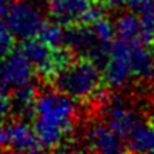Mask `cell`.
<instances>
[{
    "instance_id": "cell-1",
    "label": "cell",
    "mask_w": 154,
    "mask_h": 154,
    "mask_svg": "<svg viewBox=\"0 0 154 154\" xmlns=\"http://www.w3.org/2000/svg\"><path fill=\"white\" fill-rule=\"evenodd\" d=\"M77 116L74 99L57 88L37 94L33 128L44 149L60 147L73 130Z\"/></svg>"
},
{
    "instance_id": "cell-17",
    "label": "cell",
    "mask_w": 154,
    "mask_h": 154,
    "mask_svg": "<svg viewBox=\"0 0 154 154\" xmlns=\"http://www.w3.org/2000/svg\"><path fill=\"white\" fill-rule=\"evenodd\" d=\"M11 113V97L6 94V90H0V124Z\"/></svg>"
},
{
    "instance_id": "cell-19",
    "label": "cell",
    "mask_w": 154,
    "mask_h": 154,
    "mask_svg": "<svg viewBox=\"0 0 154 154\" xmlns=\"http://www.w3.org/2000/svg\"><path fill=\"white\" fill-rule=\"evenodd\" d=\"M94 3H99V5H107L111 7H123L124 5V0H93Z\"/></svg>"
},
{
    "instance_id": "cell-12",
    "label": "cell",
    "mask_w": 154,
    "mask_h": 154,
    "mask_svg": "<svg viewBox=\"0 0 154 154\" xmlns=\"http://www.w3.org/2000/svg\"><path fill=\"white\" fill-rule=\"evenodd\" d=\"M114 27L119 38L127 40L130 43L144 44L143 23L136 13H133V11L121 13L114 22Z\"/></svg>"
},
{
    "instance_id": "cell-4",
    "label": "cell",
    "mask_w": 154,
    "mask_h": 154,
    "mask_svg": "<svg viewBox=\"0 0 154 154\" xmlns=\"http://www.w3.org/2000/svg\"><path fill=\"white\" fill-rule=\"evenodd\" d=\"M5 19L16 38L20 40L37 37L44 24L43 11L33 0H14Z\"/></svg>"
},
{
    "instance_id": "cell-13",
    "label": "cell",
    "mask_w": 154,
    "mask_h": 154,
    "mask_svg": "<svg viewBox=\"0 0 154 154\" xmlns=\"http://www.w3.org/2000/svg\"><path fill=\"white\" fill-rule=\"evenodd\" d=\"M133 76L136 80L144 82L154 76V56L147 50L146 44L133 43Z\"/></svg>"
},
{
    "instance_id": "cell-2",
    "label": "cell",
    "mask_w": 154,
    "mask_h": 154,
    "mask_svg": "<svg viewBox=\"0 0 154 154\" xmlns=\"http://www.w3.org/2000/svg\"><path fill=\"white\" fill-rule=\"evenodd\" d=\"M101 80L100 66L88 57L72 60L51 77L54 88L74 100H87L97 96Z\"/></svg>"
},
{
    "instance_id": "cell-10",
    "label": "cell",
    "mask_w": 154,
    "mask_h": 154,
    "mask_svg": "<svg viewBox=\"0 0 154 154\" xmlns=\"http://www.w3.org/2000/svg\"><path fill=\"white\" fill-rule=\"evenodd\" d=\"M97 44L96 34L90 24L84 23H73L64 27V42L63 47L70 50L72 53H83L88 57Z\"/></svg>"
},
{
    "instance_id": "cell-15",
    "label": "cell",
    "mask_w": 154,
    "mask_h": 154,
    "mask_svg": "<svg viewBox=\"0 0 154 154\" xmlns=\"http://www.w3.org/2000/svg\"><path fill=\"white\" fill-rule=\"evenodd\" d=\"M38 38H42L46 44H49L53 49L63 47L64 42V27L59 22H44L43 27L38 33Z\"/></svg>"
},
{
    "instance_id": "cell-8",
    "label": "cell",
    "mask_w": 154,
    "mask_h": 154,
    "mask_svg": "<svg viewBox=\"0 0 154 154\" xmlns=\"http://www.w3.org/2000/svg\"><path fill=\"white\" fill-rule=\"evenodd\" d=\"M93 6L91 0H47L50 16L61 24L82 23Z\"/></svg>"
},
{
    "instance_id": "cell-5",
    "label": "cell",
    "mask_w": 154,
    "mask_h": 154,
    "mask_svg": "<svg viewBox=\"0 0 154 154\" xmlns=\"http://www.w3.org/2000/svg\"><path fill=\"white\" fill-rule=\"evenodd\" d=\"M34 67L23 51H11L5 59H0V90L19 88L32 84Z\"/></svg>"
},
{
    "instance_id": "cell-9",
    "label": "cell",
    "mask_w": 154,
    "mask_h": 154,
    "mask_svg": "<svg viewBox=\"0 0 154 154\" xmlns=\"http://www.w3.org/2000/svg\"><path fill=\"white\" fill-rule=\"evenodd\" d=\"M9 128V144L7 150L19 151V153H34L43 150V144L37 137L32 126L19 120L11 124H7Z\"/></svg>"
},
{
    "instance_id": "cell-6",
    "label": "cell",
    "mask_w": 154,
    "mask_h": 154,
    "mask_svg": "<svg viewBox=\"0 0 154 154\" xmlns=\"http://www.w3.org/2000/svg\"><path fill=\"white\" fill-rule=\"evenodd\" d=\"M104 117L106 124L114 133H117L123 140L130 134L141 117L136 110L127 106L126 100L119 94H113L106 100L104 104Z\"/></svg>"
},
{
    "instance_id": "cell-16",
    "label": "cell",
    "mask_w": 154,
    "mask_h": 154,
    "mask_svg": "<svg viewBox=\"0 0 154 154\" xmlns=\"http://www.w3.org/2000/svg\"><path fill=\"white\" fill-rule=\"evenodd\" d=\"M14 38L16 36L7 26V23L0 22V59H5L6 56H9L13 51Z\"/></svg>"
},
{
    "instance_id": "cell-18",
    "label": "cell",
    "mask_w": 154,
    "mask_h": 154,
    "mask_svg": "<svg viewBox=\"0 0 154 154\" xmlns=\"http://www.w3.org/2000/svg\"><path fill=\"white\" fill-rule=\"evenodd\" d=\"M7 144H9L7 124H0V150H7Z\"/></svg>"
},
{
    "instance_id": "cell-11",
    "label": "cell",
    "mask_w": 154,
    "mask_h": 154,
    "mask_svg": "<svg viewBox=\"0 0 154 154\" xmlns=\"http://www.w3.org/2000/svg\"><path fill=\"white\" fill-rule=\"evenodd\" d=\"M124 144L133 153H154V123L141 119L126 137Z\"/></svg>"
},
{
    "instance_id": "cell-7",
    "label": "cell",
    "mask_w": 154,
    "mask_h": 154,
    "mask_svg": "<svg viewBox=\"0 0 154 154\" xmlns=\"http://www.w3.org/2000/svg\"><path fill=\"white\" fill-rule=\"evenodd\" d=\"M84 146L90 151L103 154H116L127 150L124 140L103 123H94L86 128Z\"/></svg>"
},
{
    "instance_id": "cell-3",
    "label": "cell",
    "mask_w": 154,
    "mask_h": 154,
    "mask_svg": "<svg viewBox=\"0 0 154 154\" xmlns=\"http://www.w3.org/2000/svg\"><path fill=\"white\" fill-rule=\"evenodd\" d=\"M131 53L133 43L123 38L113 42L109 57L103 64V80L109 88L120 90L134 79Z\"/></svg>"
},
{
    "instance_id": "cell-14",
    "label": "cell",
    "mask_w": 154,
    "mask_h": 154,
    "mask_svg": "<svg viewBox=\"0 0 154 154\" xmlns=\"http://www.w3.org/2000/svg\"><path fill=\"white\" fill-rule=\"evenodd\" d=\"M36 99H37V91L33 87V84L16 88L11 97V111H14L20 117L33 116Z\"/></svg>"
}]
</instances>
